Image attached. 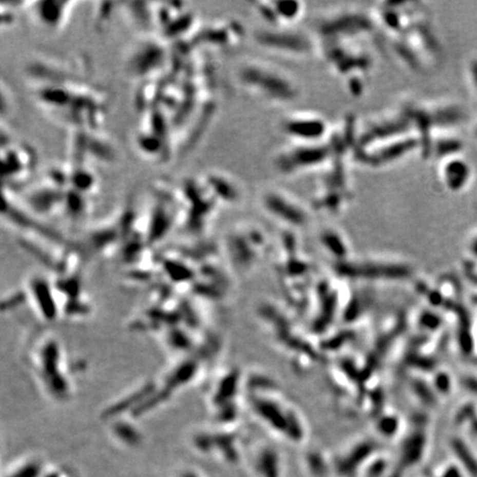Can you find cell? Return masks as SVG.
Masks as SVG:
<instances>
[{
	"label": "cell",
	"instance_id": "cell-9",
	"mask_svg": "<svg viewBox=\"0 0 477 477\" xmlns=\"http://www.w3.org/2000/svg\"><path fill=\"white\" fill-rule=\"evenodd\" d=\"M264 211L271 217L293 226L305 225L311 217L310 209L296 197L280 188H268L260 197Z\"/></svg>",
	"mask_w": 477,
	"mask_h": 477
},
{
	"label": "cell",
	"instance_id": "cell-3",
	"mask_svg": "<svg viewBox=\"0 0 477 477\" xmlns=\"http://www.w3.org/2000/svg\"><path fill=\"white\" fill-rule=\"evenodd\" d=\"M237 78L246 92L269 104H290L300 95L299 85L290 73L265 61L249 60L242 63Z\"/></svg>",
	"mask_w": 477,
	"mask_h": 477
},
{
	"label": "cell",
	"instance_id": "cell-17",
	"mask_svg": "<svg viewBox=\"0 0 477 477\" xmlns=\"http://www.w3.org/2000/svg\"><path fill=\"white\" fill-rule=\"evenodd\" d=\"M472 249H473V252L477 255V239L474 241V243L472 245Z\"/></svg>",
	"mask_w": 477,
	"mask_h": 477
},
{
	"label": "cell",
	"instance_id": "cell-14",
	"mask_svg": "<svg viewBox=\"0 0 477 477\" xmlns=\"http://www.w3.org/2000/svg\"><path fill=\"white\" fill-rule=\"evenodd\" d=\"M72 2H41L31 6V14L36 24L50 31L61 30L68 23L72 7Z\"/></svg>",
	"mask_w": 477,
	"mask_h": 477
},
{
	"label": "cell",
	"instance_id": "cell-16",
	"mask_svg": "<svg viewBox=\"0 0 477 477\" xmlns=\"http://www.w3.org/2000/svg\"><path fill=\"white\" fill-rule=\"evenodd\" d=\"M465 384H466V387L469 389V390L475 392L477 394V379H473V378L466 379Z\"/></svg>",
	"mask_w": 477,
	"mask_h": 477
},
{
	"label": "cell",
	"instance_id": "cell-10",
	"mask_svg": "<svg viewBox=\"0 0 477 477\" xmlns=\"http://www.w3.org/2000/svg\"><path fill=\"white\" fill-rule=\"evenodd\" d=\"M282 134L293 143H321L327 141L332 128L324 116L313 112H294L283 117Z\"/></svg>",
	"mask_w": 477,
	"mask_h": 477
},
{
	"label": "cell",
	"instance_id": "cell-2",
	"mask_svg": "<svg viewBox=\"0 0 477 477\" xmlns=\"http://www.w3.org/2000/svg\"><path fill=\"white\" fill-rule=\"evenodd\" d=\"M362 41L318 42V51L335 75L341 79L348 93L360 98L367 89V78L375 60Z\"/></svg>",
	"mask_w": 477,
	"mask_h": 477
},
{
	"label": "cell",
	"instance_id": "cell-1",
	"mask_svg": "<svg viewBox=\"0 0 477 477\" xmlns=\"http://www.w3.org/2000/svg\"><path fill=\"white\" fill-rule=\"evenodd\" d=\"M34 97L48 113L79 129H97L105 114V94L81 81L43 84Z\"/></svg>",
	"mask_w": 477,
	"mask_h": 477
},
{
	"label": "cell",
	"instance_id": "cell-6",
	"mask_svg": "<svg viewBox=\"0 0 477 477\" xmlns=\"http://www.w3.org/2000/svg\"><path fill=\"white\" fill-rule=\"evenodd\" d=\"M334 152L328 141L321 143H292L274 157L275 170L284 176H294L313 169L325 168Z\"/></svg>",
	"mask_w": 477,
	"mask_h": 477
},
{
	"label": "cell",
	"instance_id": "cell-12",
	"mask_svg": "<svg viewBox=\"0 0 477 477\" xmlns=\"http://www.w3.org/2000/svg\"><path fill=\"white\" fill-rule=\"evenodd\" d=\"M3 178L9 183L21 181L30 175L34 166V154L28 145L10 144L3 148Z\"/></svg>",
	"mask_w": 477,
	"mask_h": 477
},
{
	"label": "cell",
	"instance_id": "cell-4",
	"mask_svg": "<svg viewBox=\"0 0 477 477\" xmlns=\"http://www.w3.org/2000/svg\"><path fill=\"white\" fill-rule=\"evenodd\" d=\"M379 29L371 10L337 9L317 19L315 34L317 42L362 41L372 38Z\"/></svg>",
	"mask_w": 477,
	"mask_h": 477
},
{
	"label": "cell",
	"instance_id": "cell-13",
	"mask_svg": "<svg viewBox=\"0 0 477 477\" xmlns=\"http://www.w3.org/2000/svg\"><path fill=\"white\" fill-rule=\"evenodd\" d=\"M438 178L447 192H463L472 178V167L462 155L440 161Z\"/></svg>",
	"mask_w": 477,
	"mask_h": 477
},
{
	"label": "cell",
	"instance_id": "cell-11",
	"mask_svg": "<svg viewBox=\"0 0 477 477\" xmlns=\"http://www.w3.org/2000/svg\"><path fill=\"white\" fill-rule=\"evenodd\" d=\"M255 11L266 27H293L302 19L305 6L295 0H274L254 3Z\"/></svg>",
	"mask_w": 477,
	"mask_h": 477
},
{
	"label": "cell",
	"instance_id": "cell-15",
	"mask_svg": "<svg viewBox=\"0 0 477 477\" xmlns=\"http://www.w3.org/2000/svg\"><path fill=\"white\" fill-rule=\"evenodd\" d=\"M467 72H468V78H469V81H471L473 90L475 91L477 95V58L473 59V60H471V62H469Z\"/></svg>",
	"mask_w": 477,
	"mask_h": 477
},
{
	"label": "cell",
	"instance_id": "cell-8",
	"mask_svg": "<svg viewBox=\"0 0 477 477\" xmlns=\"http://www.w3.org/2000/svg\"><path fill=\"white\" fill-rule=\"evenodd\" d=\"M415 152H421V141L413 133L358 149L354 161L370 169H383L401 163Z\"/></svg>",
	"mask_w": 477,
	"mask_h": 477
},
{
	"label": "cell",
	"instance_id": "cell-18",
	"mask_svg": "<svg viewBox=\"0 0 477 477\" xmlns=\"http://www.w3.org/2000/svg\"><path fill=\"white\" fill-rule=\"evenodd\" d=\"M474 135H475V137H476V139H477V124H476L475 128H474Z\"/></svg>",
	"mask_w": 477,
	"mask_h": 477
},
{
	"label": "cell",
	"instance_id": "cell-7",
	"mask_svg": "<svg viewBox=\"0 0 477 477\" xmlns=\"http://www.w3.org/2000/svg\"><path fill=\"white\" fill-rule=\"evenodd\" d=\"M413 133L412 123L405 107L400 103L393 108L358 123L357 150Z\"/></svg>",
	"mask_w": 477,
	"mask_h": 477
},
{
	"label": "cell",
	"instance_id": "cell-5",
	"mask_svg": "<svg viewBox=\"0 0 477 477\" xmlns=\"http://www.w3.org/2000/svg\"><path fill=\"white\" fill-rule=\"evenodd\" d=\"M262 49L278 55L307 59L318 52V42L313 35L294 27H265L254 33Z\"/></svg>",
	"mask_w": 477,
	"mask_h": 477
}]
</instances>
